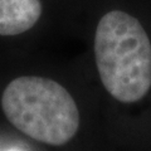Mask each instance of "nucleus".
I'll list each match as a JSON object with an SVG mask.
<instances>
[{"label": "nucleus", "mask_w": 151, "mask_h": 151, "mask_svg": "<svg viewBox=\"0 0 151 151\" xmlns=\"http://www.w3.org/2000/svg\"><path fill=\"white\" fill-rule=\"evenodd\" d=\"M97 6L93 59L100 81L122 103L151 89V37L135 8L139 0H92Z\"/></svg>", "instance_id": "obj_1"}, {"label": "nucleus", "mask_w": 151, "mask_h": 151, "mask_svg": "<svg viewBox=\"0 0 151 151\" xmlns=\"http://www.w3.org/2000/svg\"><path fill=\"white\" fill-rule=\"evenodd\" d=\"M1 108L19 131L52 146L67 144L79 126L74 98L64 86L47 76L13 78L3 91Z\"/></svg>", "instance_id": "obj_2"}, {"label": "nucleus", "mask_w": 151, "mask_h": 151, "mask_svg": "<svg viewBox=\"0 0 151 151\" xmlns=\"http://www.w3.org/2000/svg\"><path fill=\"white\" fill-rule=\"evenodd\" d=\"M84 0H0V39H13L37 30L57 9Z\"/></svg>", "instance_id": "obj_3"}, {"label": "nucleus", "mask_w": 151, "mask_h": 151, "mask_svg": "<svg viewBox=\"0 0 151 151\" xmlns=\"http://www.w3.org/2000/svg\"><path fill=\"white\" fill-rule=\"evenodd\" d=\"M149 1H150V4H151V0H149Z\"/></svg>", "instance_id": "obj_4"}]
</instances>
